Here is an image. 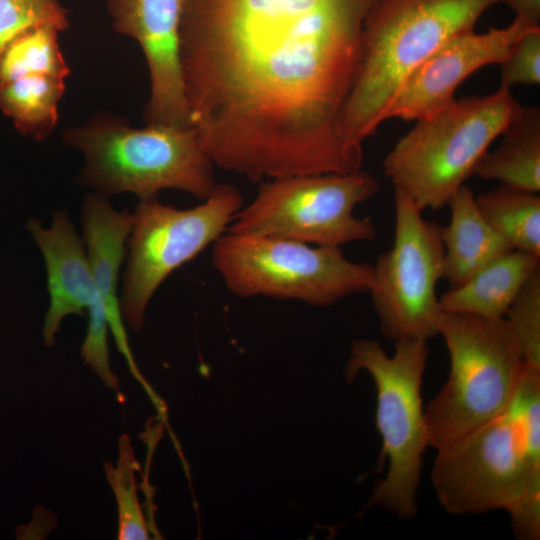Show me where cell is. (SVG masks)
Segmentation results:
<instances>
[{
    "label": "cell",
    "instance_id": "7c38bea8",
    "mask_svg": "<svg viewBox=\"0 0 540 540\" xmlns=\"http://www.w3.org/2000/svg\"><path fill=\"white\" fill-rule=\"evenodd\" d=\"M113 29L141 47L150 77L146 124L192 126L181 63L183 0H105Z\"/></svg>",
    "mask_w": 540,
    "mask_h": 540
},
{
    "label": "cell",
    "instance_id": "4fadbf2b",
    "mask_svg": "<svg viewBox=\"0 0 540 540\" xmlns=\"http://www.w3.org/2000/svg\"><path fill=\"white\" fill-rule=\"evenodd\" d=\"M532 28L515 17L505 28H491L482 34L468 30L451 37L408 76L388 106L384 121L418 120L448 106L469 75L485 65L501 63L515 41Z\"/></svg>",
    "mask_w": 540,
    "mask_h": 540
},
{
    "label": "cell",
    "instance_id": "8992f818",
    "mask_svg": "<svg viewBox=\"0 0 540 540\" xmlns=\"http://www.w3.org/2000/svg\"><path fill=\"white\" fill-rule=\"evenodd\" d=\"M437 334L449 353L450 372L424 408L428 446L436 451L504 413L524 368L504 317L442 312Z\"/></svg>",
    "mask_w": 540,
    "mask_h": 540
},
{
    "label": "cell",
    "instance_id": "5bb4252c",
    "mask_svg": "<svg viewBox=\"0 0 540 540\" xmlns=\"http://www.w3.org/2000/svg\"><path fill=\"white\" fill-rule=\"evenodd\" d=\"M27 227L43 255L47 271L50 304L43 325L44 344L53 346L63 319L72 314L84 316L85 309L88 325L108 324L83 241L68 214L54 212L48 228L38 219H30Z\"/></svg>",
    "mask_w": 540,
    "mask_h": 540
},
{
    "label": "cell",
    "instance_id": "ba28073f",
    "mask_svg": "<svg viewBox=\"0 0 540 540\" xmlns=\"http://www.w3.org/2000/svg\"><path fill=\"white\" fill-rule=\"evenodd\" d=\"M212 264L234 295L296 299L325 307L368 292L373 266L348 260L340 247L259 235L224 233Z\"/></svg>",
    "mask_w": 540,
    "mask_h": 540
},
{
    "label": "cell",
    "instance_id": "9c48e42d",
    "mask_svg": "<svg viewBox=\"0 0 540 540\" xmlns=\"http://www.w3.org/2000/svg\"><path fill=\"white\" fill-rule=\"evenodd\" d=\"M379 190L369 172L293 175L260 185L254 200L241 208L227 231L341 247L372 241L377 231L370 217H356L355 207Z\"/></svg>",
    "mask_w": 540,
    "mask_h": 540
},
{
    "label": "cell",
    "instance_id": "277c9868",
    "mask_svg": "<svg viewBox=\"0 0 540 540\" xmlns=\"http://www.w3.org/2000/svg\"><path fill=\"white\" fill-rule=\"evenodd\" d=\"M431 481L451 514L508 510L540 491V387L520 384L508 409L437 450Z\"/></svg>",
    "mask_w": 540,
    "mask_h": 540
},
{
    "label": "cell",
    "instance_id": "5b68a950",
    "mask_svg": "<svg viewBox=\"0 0 540 540\" xmlns=\"http://www.w3.org/2000/svg\"><path fill=\"white\" fill-rule=\"evenodd\" d=\"M520 109L510 89L500 86L489 95L455 99L418 119L383 161L394 191L421 211L447 206Z\"/></svg>",
    "mask_w": 540,
    "mask_h": 540
},
{
    "label": "cell",
    "instance_id": "7402d4cb",
    "mask_svg": "<svg viewBox=\"0 0 540 540\" xmlns=\"http://www.w3.org/2000/svg\"><path fill=\"white\" fill-rule=\"evenodd\" d=\"M118 459L104 463V472L117 503L118 540H145L151 538L149 522L141 509L135 472L140 470L130 437L123 433L118 439Z\"/></svg>",
    "mask_w": 540,
    "mask_h": 540
},
{
    "label": "cell",
    "instance_id": "2e32d148",
    "mask_svg": "<svg viewBox=\"0 0 540 540\" xmlns=\"http://www.w3.org/2000/svg\"><path fill=\"white\" fill-rule=\"evenodd\" d=\"M448 206L451 218L441 226L444 246L443 275L450 289L468 281L485 265L513 250L486 221L478 209L472 189L462 185Z\"/></svg>",
    "mask_w": 540,
    "mask_h": 540
},
{
    "label": "cell",
    "instance_id": "d6986e66",
    "mask_svg": "<svg viewBox=\"0 0 540 540\" xmlns=\"http://www.w3.org/2000/svg\"><path fill=\"white\" fill-rule=\"evenodd\" d=\"M65 79L27 75L0 84V110L16 130L35 141L47 139L55 129Z\"/></svg>",
    "mask_w": 540,
    "mask_h": 540
},
{
    "label": "cell",
    "instance_id": "3957f363",
    "mask_svg": "<svg viewBox=\"0 0 540 540\" xmlns=\"http://www.w3.org/2000/svg\"><path fill=\"white\" fill-rule=\"evenodd\" d=\"M62 139L84 157L77 182L105 197L129 192L146 200L176 189L205 200L217 185L214 164L193 126L138 129L122 116L101 111L66 128Z\"/></svg>",
    "mask_w": 540,
    "mask_h": 540
},
{
    "label": "cell",
    "instance_id": "9a60e30c",
    "mask_svg": "<svg viewBox=\"0 0 540 540\" xmlns=\"http://www.w3.org/2000/svg\"><path fill=\"white\" fill-rule=\"evenodd\" d=\"M81 221L88 262L105 308L108 328L130 372L149 392L152 388L140 373L129 346L117 294L120 267L127 255L126 242L131 232L133 214L127 210H115L108 197L93 192L84 200Z\"/></svg>",
    "mask_w": 540,
    "mask_h": 540
},
{
    "label": "cell",
    "instance_id": "ac0fdd59",
    "mask_svg": "<svg viewBox=\"0 0 540 540\" xmlns=\"http://www.w3.org/2000/svg\"><path fill=\"white\" fill-rule=\"evenodd\" d=\"M498 147L487 151L472 175L497 180L501 185L527 192L540 191V109L521 106L502 133Z\"/></svg>",
    "mask_w": 540,
    "mask_h": 540
},
{
    "label": "cell",
    "instance_id": "8fae6325",
    "mask_svg": "<svg viewBox=\"0 0 540 540\" xmlns=\"http://www.w3.org/2000/svg\"><path fill=\"white\" fill-rule=\"evenodd\" d=\"M394 206L393 245L372 265L368 292L385 337L428 341L437 335L442 314L436 293L443 275L441 226L401 192L394 191Z\"/></svg>",
    "mask_w": 540,
    "mask_h": 540
},
{
    "label": "cell",
    "instance_id": "30bf717a",
    "mask_svg": "<svg viewBox=\"0 0 540 540\" xmlns=\"http://www.w3.org/2000/svg\"><path fill=\"white\" fill-rule=\"evenodd\" d=\"M242 204L240 190L230 184H217L204 203L190 209L158 197L140 200L132 213L120 298L123 320L134 332H141L146 307L162 282L224 234Z\"/></svg>",
    "mask_w": 540,
    "mask_h": 540
},
{
    "label": "cell",
    "instance_id": "6da1fadb",
    "mask_svg": "<svg viewBox=\"0 0 540 540\" xmlns=\"http://www.w3.org/2000/svg\"><path fill=\"white\" fill-rule=\"evenodd\" d=\"M379 0H183L190 123L214 166L259 182L351 173L340 134Z\"/></svg>",
    "mask_w": 540,
    "mask_h": 540
},
{
    "label": "cell",
    "instance_id": "52a82bcc",
    "mask_svg": "<svg viewBox=\"0 0 540 540\" xmlns=\"http://www.w3.org/2000/svg\"><path fill=\"white\" fill-rule=\"evenodd\" d=\"M426 340L395 342L389 356L380 343L359 339L352 343L345 368L351 383L365 370L377 394L376 427L382 438L380 458L388 459V471L377 483L368 506H378L401 520L418 513L417 490L428 446L421 389L429 348Z\"/></svg>",
    "mask_w": 540,
    "mask_h": 540
},
{
    "label": "cell",
    "instance_id": "603a6c76",
    "mask_svg": "<svg viewBox=\"0 0 540 540\" xmlns=\"http://www.w3.org/2000/svg\"><path fill=\"white\" fill-rule=\"evenodd\" d=\"M504 318L525 365L540 369V268L523 284Z\"/></svg>",
    "mask_w": 540,
    "mask_h": 540
},
{
    "label": "cell",
    "instance_id": "e0dca14e",
    "mask_svg": "<svg viewBox=\"0 0 540 540\" xmlns=\"http://www.w3.org/2000/svg\"><path fill=\"white\" fill-rule=\"evenodd\" d=\"M540 268V256L511 250L440 298L442 312L502 318L528 278Z\"/></svg>",
    "mask_w": 540,
    "mask_h": 540
},
{
    "label": "cell",
    "instance_id": "7a4b0ae2",
    "mask_svg": "<svg viewBox=\"0 0 540 540\" xmlns=\"http://www.w3.org/2000/svg\"><path fill=\"white\" fill-rule=\"evenodd\" d=\"M503 0H379L362 34L358 71L340 119L345 143L363 152L408 76L451 37L473 30Z\"/></svg>",
    "mask_w": 540,
    "mask_h": 540
},
{
    "label": "cell",
    "instance_id": "ffe728a7",
    "mask_svg": "<svg viewBox=\"0 0 540 540\" xmlns=\"http://www.w3.org/2000/svg\"><path fill=\"white\" fill-rule=\"evenodd\" d=\"M486 221L515 250L540 256V196L499 184L476 197Z\"/></svg>",
    "mask_w": 540,
    "mask_h": 540
},
{
    "label": "cell",
    "instance_id": "cb8c5ba5",
    "mask_svg": "<svg viewBox=\"0 0 540 540\" xmlns=\"http://www.w3.org/2000/svg\"><path fill=\"white\" fill-rule=\"evenodd\" d=\"M40 25L65 31L70 27L69 11L60 0H0V54L19 33Z\"/></svg>",
    "mask_w": 540,
    "mask_h": 540
},
{
    "label": "cell",
    "instance_id": "44dd1931",
    "mask_svg": "<svg viewBox=\"0 0 540 540\" xmlns=\"http://www.w3.org/2000/svg\"><path fill=\"white\" fill-rule=\"evenodd\" d=\"M59 32L40 25L15 36L0 54V84L33 74L66 79L70 67L59 45Z\"/></svg>",
    "mask_w": 540,
    "mask_h": 540
},
{
    "label": "cell",
    "instance_id": "d4e9b609",
    "mask_svg": "<svg viewBox=\"0 0 540 540\" xmlns=\"http://www.w3.org/2000/svg\"><path fill=\"white\" fill-rule=\"evenodd\" d=\"M502 66L501 86L540 83V27L525 32L510 48Z\"/></svg>",
    "mask_w": 540,
    "mask_h": 540
},
{
    "label": "cell",
    "instance_id": "484cf974",
    "mask_svg": "<svg viewBox=\"0 0 540 540\" xmlns=\"http://www.w3.org/2000/svg\"><path fill=\"white\" fill-rule=\"evenodd\" d=\"M530 27H540V0H503Z\"/></svg>",
    "mask_w": 540,
    "mask_h": 540
}]
</instances>
